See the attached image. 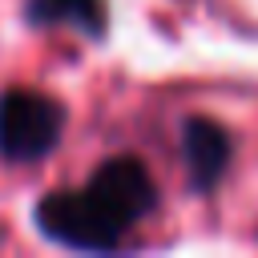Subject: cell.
Masks as SVG:
<instances>
[{
    "label": "cell",
    "mask_w": 258,
    "mask_h": 258,
    "mask_svg": "<svg viewBox=\"0 0 258 258\" xmlns=\"http://www.w3.org/2000/svg\"><path fill=\"white\" fill-rule=\"evenodd\" d=\"M153 177L137 157L105 161L81 189L48 194L36 206V226L73 250H109L153 210Z\"/></svg>",
    "instance_id": "obj_1"
},
{
    "label": "cell",
    "mask_w": 258,
    "mask_h": 258,
    "mask_svg": "<svg viewBox=\"0 0 258 258\" xmlns=\"http://www.w3.org/2000/svg\"><path fill=\"white\" fill-rule=\"evenodd\" d=\"M64 129L60 101L36 93V89H8L0 97V153L4 161L28 165L56 149Z\"/></svg>",
    "instance_id": "obj_2"
},
{
    "label": "cell",
    "mask_w": 258,
    "mask_h": 258,
    "mask_svg": "<svg viewBox=\"0 0 258 258\" xmlns=\"http://www.w3.org/2000/svg\"><path fill=\"white\" fill-rule=\"evenodd\" d=\"M28 20H36V24L69 20V24L97 32L105 16H101V0H28Z\"/></svg>",
    "instance_id": "obj_3"
},
{
    "label": "cell",
    "mask_w": 258,
    "mask_h": 258,
    "mask_svg": "<svg viewBox=\"0 0 258 258\" xmlns=\"http://www.w3.org/2000/svg\"><path fill=\"white\" fill-rule=\"evenodd\" d=\"M185 153H189V165L202 173V181H210L226 165V137L210 125H198L185 133Z\"/></svg>",
    "instance_id": "obj_4"
}]
</instances>
